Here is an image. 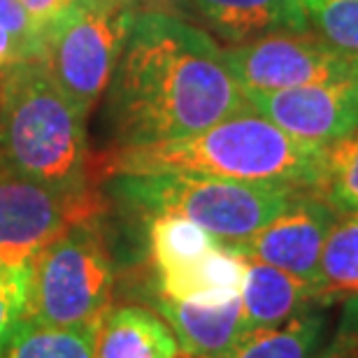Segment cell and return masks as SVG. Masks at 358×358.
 Masks as SVG:
<instances>
[{
    "mask_svg": "<svg viewBox=\"0 0 358 358\" xmlns=\"http://www.w3.org/2000/svg\"><path fill=\"white\" fill-rule=\"evenodd\" d=\"M107 87L117 147L189 138L249 105L217 40L163 10L135 14Z\"/></svg>",
    "mask_w": 358,
    "mask_h": 358,
    "instance_id": "obj_1",
    "label": "cell"
},
{
    "mask_svg": "<svg viewBox=\"0 0 358 358\" xmlns=\"http://www.w3.org/2000/svg\"><path fill=\"white\" fill-rule=\"evenodd\" d=\"M321 166L324 149L291 138L247 105L189 138L117 147L93 168L103 177L189 173L314 191Z\"/></svg>",
    "mask_w": 358,
    "mask_h": 358,
    "instance_id": "obj_2",
    "label": "cell"
},
{
    "mask_svg": "<svg viewBox=\"0 0 358 358\" xmlns=\"http://www.w3.org/2000/svg\"><path fill=\"white\" fill-rule=\"evenodd\" d=\"M0 173L59 191H87V117L40 61L0 68Z\"/></svg>",
    "mask_w": 358,
    "mask_h": 358,
    "instance_id": "obj_3",
    "label": "cell"
},
{
    "mask_svg": "<svg viewBox=\"0 0 358 358\" xmlns=\"http://www.w3.org/2000/svg\"><path fill=\"white\" fill-rule=\"evenodd\" d=\"M110 179L114 193L131 207L149 217H184L228 247H238L259 233L305 191L189 173L117 175Z\"/></svg>",
    "mask_w": 358,
    "mask_h": 358,
    "instance_id": "obj_4",
    "label": "cell"
},
{
    "mask_svg": "<svg viewBox=\"0 0 358 358\" xmlns=\"http://www.w3.org/2000/svg\"><path fill=\"white\" fill-rule=\"evenodd\" d=\"M114 261L100 214L47 242L28 266L26 321L52 328L98 324L110 310Z\"/></svg>",
    "mask_w": 358,
    "mask_h": 358,
    "instance_id": "obj_5",
    "label": "cell"
},
{
    "mask_svg": "<svg viewBox=\"0 0 358 358\" xmlns=\"http://www.w3.org/2000/svg\"><path fill=\"white\" fill-rule=\"evenodd\" d=\"M138 7V0H77L40 31V63L87 119L107 91Z\"/></svg>",
    "mask_w": 358,
    "mask_h": 358,
    "instance_id": "obj_6",
    "label": "cell"
},
{
    "mask_svg": "<svg viewBox=\"0 0 358 358\" xmlns=\"http://www.w3.org/2000/svg\"><path fill=\"white\" fill-rule=\"evenodd\" d=\"M224 56L245 93L358 82V56L312 33H275L228 45Z\"/></svg>",
    "mask_w": 358,
    "mask_h": 358,
    "instance_id": "obj_7",
    "label": "cell"
},
{
    "mask_svg": "<svg viewBox=\"0 0 358 358\" xmlns=\"http://www.w3.org/2000/svg\"><path fill=\"white\" fill-rule=\"evenodd\" d=\"M93 214H103L93 189L59 191L0 173V266L28 268L47 242Z\"/></svg>",
    "mask_w": 358,
    "mask_h": 358,
    "instance_id": "obj_8",
    "label": "cell"
},
{
    "mask_svg": "<svg viewBox=\"0 0 358 358\" xmlns=\"http://www.w3.org/2000/svg\"><path fill=\"white\" fill-rule=\"evenodd\" d=\"M335 221L338 212L331 205H326L317 193L300 191L282 214L233 249H238L245 259L268 263L305 279L321 291V254Z\"/></svg>",
    "mask_w": 358,
    "mask_h": 358,
    "instance_id": "obj_9",
    "label": "cell"
},
{
    "mask_svg": "<svg viewBox=\"0 0 358 358\" xmlns=\"http://www.w3.org/2000/svg\"><path fill=\"white\" fill-rule=\"evenodd\" d=\"M256 112L305 145L326 149L358 131V82L245 93Z\"/></svg>",
    "mask_w": 358,
    "mask_h": 358,
    "instance_id": "obj_10",
    "label": "cell"
},
{
    "mask_svg": "<svg viewBox=\"0 0 358 358\" xmlns=\"http://www.w3.org/2000/svg\"><path fill=\"white\" fill-rule=\"evenodd\" d=\"M152 305L175 333L179 354L189 358H226L247 333L242 296L219 305L177 303L154 296Z\"/></svg>",
    "mask_w": 358,
    "mask_h": 358,
    "instance_id": "obj_11",
    "label": "cell"
},
{
    "mask_svg": "<svg viewBox=\"0 0 358 358\" xmlns=\"http://www.w3.org/2000/svg\"><path fill=\"white\" fill-rule=\"evenodd\" d=\"M214 35L228 45L275 33H310L300 0H182Z\"/></svg>",
    "mask_w": 358,
    "mask_h": 358,
    "instance_id": "obj_12",
    "label": "cell"
},
{
    "mask_svg": "<svg viewBox=\"0 0 358 358\" xmlns=\"http://www.w3.org/2000/svg\"><path fill=\"white\" fill-rule=\"evenodd\" d=\"M245 277L247 259L238 249L219 242L200 259L156 275V296L177 303L219 305L242 296Z\"/></svg>",
    "mask_w": 358,
    "mask_h": 358,
    "instance_id": "obj_13",
    "label": "cell"
},
{
    "mask_svg": "<svg viewBox=\"0 0 358 358\" xmlns=\"http://www.w3.org/2000/svg\"><path fill=\"white\" fill-rule=\"evenodd\" d=\"M319 300H324L321 291L305 279L293 277L268 263L247 259V277L242 286L247 333L282 326L298 314L310 312V307Z\"/></svg>",
    "mask_w": 358,
    "mask_h": 358,
    "instance_id": "obj_14",
    "label": "cell"
},
{
    "mask_svg": "<svg viewBox=\"0 0 358 358\" xmlns=\"http://www.w3.org/2000/svg\"><path fill=\"white\" fill-rule=\"evenodd\" d=\"M175 333L156 310L110 307L98 324L93 358H177Z\"/></svg>",
    "mask_w": 358,
    "mask_h": 358,
    "instance_id": "obj_15",
    "label": "cell"
},
{
    "mask_svg": "<svg viewBox=\"0 0 358 358\" xmlns=\"http://www.w3.org/2000/svg\"><path fill=\"white\" fill-rule=\"evenodd\" d=\"M324 328L321 314L303 312L282 326L245 333L226 358H314Z\"/></svg>",
    "mask_w": 358,
    "mask_h": 358,
    "instance_id": "obj_16",
    "label": "cell"
},
{
    "mask_svg": "<svg viewBox=\"0 0 358 358\" xmlns=\"http://www.w3.org/2000/svg\"><path fill=\"white\" fill-rule=\"evenodd\" d=\"M147 240L149 259H152L156 275L182 268L219 245V240L205 228L184 217H175V214L149 217Z\"/></svg>",
    "mask_w": 358,
    "mask_h": 358,
    "instance_id": "obj_17",
    "label": "cell"
},
{
    "mask_svg": "<svg viewBox=\"0 0 358 358\" xmlns=\"http://www.w3.org/2000/svg\"><path fill=\"white\" fill-rule=\"evenodd\" d=\"M98 324L52 328L24 319L0 358H93Z\"/></svg>",
    "mask_w": 358,
    "mask_h": 358,
    "instance_id": "obj_18",
    "label": "cell"
},
{
    "mask_svg": "<svg viewBox=\"0 0 358 358\" xmlns=\"http://www.w3.org/2000/svg\"><path fill=\"white\" fill-rule=\"evenodd\" d=\"M312 193L338 217H358V131L324 149V166Z\"/></svg>",
    "mask_w": 358,
    "mask_h": 358,
    "instance_id": "obj_19",
    "label": "cell"
},
{
    "mask_svg": "<svg viewBox=\"0 0 358 358\" xmlns=\"http://www.w3.org/2000/svg\"><path fill=\"white\" fill-rule=\"evenodd\" d=\"M319 286L324 298H358V217H338L321 254Z\"/></svg>",
    "mask_w": 358,
    "mask_h": 358,
    "instance_id": "obj_20",
    "label": "cell"
},
{
    "mask_svg": "<svg viewBox=\"0 0 358 358\" xmlns=\"http://www.w3.org/2000/svg\"><path fill=\"white\" fill-rule=\"evenodd\" d=\"M42 35L19 0H0V68L40 61Z\"/></svg>",
    "mask_w": 358,
    "mask_h": 358,
    "instance_id": "obj_21",
    "label": "cell"
},
{
    "mask_svg": "<svg viewBox=\"0 0 358 358\" xmlns=\"http://www.w3.org/2000/svg\"><path fill=\"white\" fill-rule=\"evenodd\" d=\"M319 38L358 56V0H300Z\"/></svg>",
    "mask_w": 358,
    "mask_h": 358,
    "instance_id": "obj_22",
    "label": "cell"
},
{
    "mask_svg": "<svg viewBox=\"0 0 358 358\" xmlns=\"http://www.w3.org/2000/svg\"><path fill=\"white\" fill-rule=\"evenodd\" d=\"M28 268L0 266V352L26 319Z\"/></svg>",
    "mask_w": 358,
    "mask_h": 358,
    "instance_id": "obj_23",
    "label": "cell"
},
{
    "mask_svg": "<svg viewBox=\"0 0 358 358\" xmlns=\"http://www.w3.org/2000/svg\"><path fill=\"white\" fill-rule=\"evenodd\" d=\"M24 5V10L28 12V17L33 19V24L40 28H45L47 24L59 17L61 12H66L70 5H75L77 0H19Z\"/></svg>",
    "mask_w": 358,
    "mask_h": 358,
    "instance_id": "obj_24",
    "label": "cell"
},
{
    "mask_svg": "<svg viewBox=\"0 0 358 358\" xmlns=\"http://www.w3.org/2000/svg\"><path fill=\"white\" fill-rule=\"evenodd\" d=\"M142 3H168V0H138V5Z\"/></svg>",
    "mask_w": 358,
    "mask_h": 358,
    "instance_id": "obj_25",
    "label": "cell"
}]
</instances>
